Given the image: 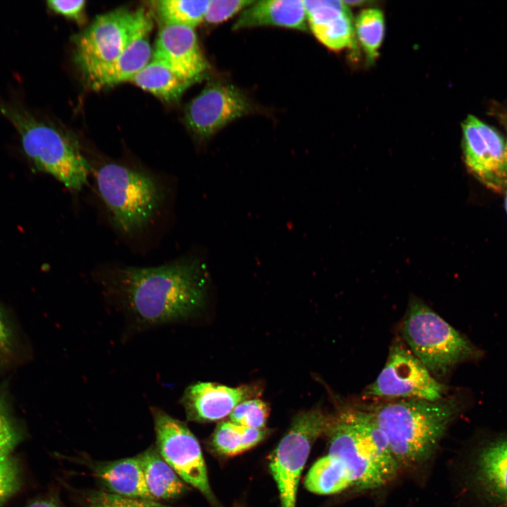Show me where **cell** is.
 <instances>
[{"label":"cell","instance_id":"1","mask_svg":"<svg viewBox=\"0 0 507 507\" xmlns=\"http://www.w3.org/2000/svg\"><path fill=\"white\" fill-rule=\"evenodd\" d=\"M208 280L203 260L189 256L156 267L116 268L104 285L130 327L142 330L186 318L199 310Z\"/></svg>","mask_w":507,"mask_h":507},{"label":"cell","instance_id":"2","mask_svg":"<svg viewBox=\"0 0 507 507\" xmlns=\"http://www.w3.org/2000/svg\"><path fill=\"white\" fill-rule=\"evenodd\" d=\"M463 400L401 399L365 408L387 439L401 473L425 469L437 453L449 428L461 415Z\"/></svg>","mask_w":507,"mask_h":507},{"label":"cell","instance_id":"3","mask_svg":"<svg viewBox=\"0 0 507 507\" xmlns=\"http://www.w3.org/2000/svg\"><path fill=\"white\" fill-rule=\"evenodd\" d=\"M325 434L327 455L344 465L353 492L382 489L401 473L385 436L367 410H342L332 416Z\"/></svg>","mask_w":507,"mask_h":507},{"label":"cell","instance_id":"4","mask_svg":"<svg viewBox=\"0 0 507 507\" xmlns=\"http://www.w3.org/2000/svg\"><path fill=\"white\" fill-rule=\"evenodd\" d=\"M0 114L17 131L24 153L37 170L73 191L87 184L90 165L72 135L38 118L17 101L0 97Z\"/></svg>","mask_w":507,"mask_h":507},{"label":"cell","instance_id":"5","mask_svg":"<svg viewBox=\"0 0 507 507\" xmlns=\"http://www.w3.org/2000/svg\"><path fill=\"white\" fill-rule=\"evenodd\" d=\"M454 469L456 489L467 507H507V432L475 434Z\"/></svg>","mask_w":507,"mask_h":507},{"label":"cell","instance_id":"6","mask_svg":"<svg viewBox=\"0 0 507 507\" xmlns=\"http://www.w3.org/2000/svg\"><path fill=\"white\" fill-rule=\"evenodd\" d=\"M401 333L410 351L437 380L458 364L483 356L466 337L418 299L410 300Z\"/></svg>","mask_w":507,"mask_h":507},{"label":"cell","instance_id":"7","mask_svg":"<svg viewBox=\"0 0 507 507\" xmlns=\"http://www.w3.org/2000/svg\"><path fill=\"white\" fill-rule=\"evenodd\" d=\"M96 180L113 225L128 236L140 233L150 225L165 197L162 185L153 175L119 163L101 165Z\"/></svg>","mask_w":507,"mask_h":507},{"label":"cell","instance_id":"8","mask_svg":"<svg viewBox=\"0 0 507 507\" xmlns=\"http://www.w3.org/2000/svg\"><path fill=\"white\" fill-rule=\"evenodd\" d=\"M140 11L119 8L99 15L74 38L75 62L92 89L124 50Z\"/></svg>","mask_w":507,"mask_h":507},{"label":"cell","instance_id":"9","mask_svg":"<svg viewBox=\"0 0 507 507\" xmlns=\"http://www.w3.org/2000/svg\"><path fill=\"white\" fill-rule=\"evenodd\" d=\"M320 407L297 413L269 457V468L279 492L280 507H296L301 472L312 446L325 434L331 420Z\"/></svg>","mask_w":507,"mask_h":507},{"label":"cell","instance_id":"10","mask_svg":"<svg viewBox=\"0 0 507 507\" xmlns=\"http://www.w3.org/2000/svg\"><path fill=\"white\" fill-rule=\"evenodd\" d=\"M446 387L439 382L401 340L391 345L384 368L367 386L364 396L383 399L437 401Z\"/></svg>","mask_w":507,"mask_h":507},{"label":"cell","instance_id":"11","mask_svg":"<svg viewBox=\"0 0 507 507\" xmlns=\"http://www.w3.org/2000/svg\"><path fill=\"white\" fill-rule=\"evenodd\" d=\"M156 448L164 461L186 483L216 503L200 444L185 423L158 408H152Z\"/></svg>","mask_w":507,"mask_h":507},{"label":"cell","instance_id":"12","mask_svg":"<svg viewBox=\"0 0 507 507\" xmlns=\"http://www.w3.org/2000/svg\"><path fill=\"white\" fill-rule=\"evenodd\" d=\"M463 151L468 170L495 192L507 186V140L472 115L462 123Z\"/></svg>","mask_w":507,"mask_h":507},{"label":"cell","instance_id":"13","mask_svg":"<svg viewBox=\"0 0 507 507\" xmlns=\"http://www.w3.org/2000/svg\"><path fill=\"white\" fill-rule=\"evenodd\" d=\"M246 97L232 84L213 81L188 104L185 118L192 132L207 139L249 111Z\"/></svg>","mask_w":507,"mask_h":507},{"label":"cell","instance_id":"14","mask_svg":"<svg viewBox=\"0 0 507 507\" xmlns=\"http://www.w3.org/2000/svg\"><path fill=\"white\" fill-rule=\"evenodd\" d=\"M151 60L160 62L184 80L194 82L209 68L193 27L163 24Z\"/></svg>","mask_w":507,"mask_h":507},{"label":"cell","instance_id":"15","mask_svg":"<svg viewBox=\"0 0 507 507\" xmlns=\"http://www.w3.org/2000/svg\"><path fill=\"white\" fill-rule=\"evenodd\" d=\"M262 390L256 383L231 387L213 382H196L185 389L180 403L189 420L212 422L230 415L239 403L258 398Z\"/></svg>","mask_w":507,"mask_h":507},{"label":"cell","instance_id":"16","mask_svg":"<svg viewBox=\"0 0 507 507\" xmlns=\"http://www.w3.org/2000/svg\"><path fill=\"white\" fill-rule=\"evenodd\" d=\"M152 27L151 16L144 8H141L138 21L124 50L94 89L98 90L131 81L151 61L153 49L149 36Z\"/></svg>","mask_w":507,"mask_h":507},{"label":"cell","instance_id":"17","mask_svg":"<svg viewBox=\"0 0 507 507\" xmlns=\"http://www.w3.org/2000/svg\"><path fill=\"white\" fill-rule=\"evenodd\" d=\"M306 19L303 1H254L242 11L232 29L274 25L303 31L307 28Z\"/></svg>","mask_w":507,"mask_h":507},{"label":"cell","instance_id":"18","mask_svg":"<svg viewBox=\"0 0 507 507\" xmlns=\"http://www.w3.org/2000/svg\"><path fill=\"white\" fill-rule=\"evenodd\" d=\"M93 471L109 493L127 498L153 500L146 489L137 456L98 463Z\"/></svg>","mask_w":507,"mask_h":507},{"label":"cell","instance_id":"19","mask_svg":"<svg viewBox=\"0 0 507 507\" xmlns=\"http://www.w3.org/2000/svg\"><path fill=\"white\" fill-rule=\"evenodd\" d=\"M137 456L146 489L153 500L175 499L188 489L186 483L161 456L156 446Z\"/></svg>","mask_w":507,"mask_h":507},{"label":"cell","instance_id":"20","mask_svg":"<svg viewBox=\"0 0 507 507\" xmlns=\"http://www.w3.org/2000/svg\"><path fill=\"white\" fill-rule=\"evenodd\" d=\"M131 81L142 89L168 102L177 101L193 84L154 60H151Z\"/></svg>","mask_w":507,"mask_h":507},{"label":"cell","instance_id":"21","mask_svg":"<svg viewBox=\"0 0 507 507\" xmlns=\"http://www.w3.org/2000/svg\"><path fill=\"white\" fill-rule=\"evenodd\" d=\"M304 484L309 492L319 495L337 494L353 489L352 481L344 465L327 454L313 464Z\"/></svg>","mask_w":507,"mask_h":507},{"label":"cell","instance_id":"22","mask_svg":"<svg viewBox=\"0 0 507 507\" xmlns=\"http://www.w3.org/2000/svg\"><path fill=\"white\" fill-rule=\"evenodd\" d=\"M270 430L245 427L232 421H223L215 429L211 438L214 451L220 456H234L261 442Z\"/></svg>","mask_w":507,"mask_h":507},{"label":"cell","instance_id":"23","mask_svg":"<svg viewBox=\"0 0 507 507\" xmlns=\"http://www.w3.org/2000/svg\"><path fill=\"white\" fill-rule=\"evenodd\" d=\"M209 0H158L151 2L163 24L194 27L204 20Z\"/></svg>","mask_w":507,"mask_h":507},{"label":"cell","instance_id":"24","mask_svg":"<svg viewBox=\"0 0 507 507\" xmlns=\"http://www.w3.org/2000/svg\"><path fill=\"white\" fill-rule=\"evenodd\" d=\"M309 25L315 37L332 50H341L354 44L351 12Z\"/></svg>","mask_w":507,"mask_h":507},{"label":"cell","instance_id":"25","mask_svg":"<svg viewBox=\"0 0 507 507\" xmlns=\"http://www.w3.org/2000/svg\"><path fill=\"white\" fill-rule=\"evenodd\" d=\"M354 28L368 56L374 58L384 36V21L382 11L377 8L363 10L358 15Z\"/></svg>","mask_w":507,"mask_h":507},{"label":"cell","instance_id":"26","mask_svg":"<svg viewBox=\"0 0 507 507\" xmlns=\"http://www.w3.org/2000/svg\"><path fill=\"white\" fill-rule=\"evenodd\" d=\"M270 415L269 405L258 398L239 403L230 414V421L251 428H265Z\"/></svg>","mask_w":507,"mask_h":507},{"label":"cell","instance_id":"27","mask_svg":"<svg viewBox=\"0 0 507 507\" xmlns=\"http://www.w3.org/2000/svg\"><path fill=\"white\" fill-rule=\"evenodd\" d=\"M85 507H170L154 500L123 497L108 492H95L87 497Z\"/></svg>","mask_w":507,"mask_h":507},{"label":"cell","instance_id":"28","mask_svg":"<svg viewBox=\"0 0 507 507\" xmlns=\"http://www.w3.org/2000/svg\"><path fill=\"white\" fill-rule=\"evenodd\" d=\"M20 472L11 455L0 457V507L18 489Z\"/></svg>","mask_w":507,"mask_h":507},{"label":"cell","instance_id":"29","mask_svg":"<svg viewBox=\"0 0 507 507\" xmlns=\"http://www.w3.org/2000/svg\"><path fill=\"white\" fill-rule=\"evenodd\" d=\"M254 2L249 0H209L204 20L210 24L223 23Z\"/></svg>","mask_w":507,"mask_h":507},{"label":"cell","instance_id":"30","mask_svg":"<svg viewBox=\"0 0 507 507\" xmlns=\"http://www.w3.org/2000/svg\"><path fill=\"white\" fill-rule=\"evenodd\" d=\"M18 434L8 415L5 404L0 396V457L10 455L17 444Z\"/></svg>","mask_w":507,"mask_h":507},{"label":"cell","instance_id":"31","mask_svg":"<svg viewBox=\"0 0 507 507\" xmlns=\"http://www.w3.org/2000/svg\"><path fill=\"white\" fill-rule=\"evenodd\" d=\"M47 7L55 13L81 23L84 20L86 1L52 0L46 2Z\"/></svg>","mask_w":507,"mask_h":507},{"label":"cell","instance_id":"32","mask_svg":"<svg viewBox=\"0 0 507 507\" xmlns=\"http://www.w3.org/2000/svg\"><path fill=\"white\" fill-rule=\"evenodd\" d=\"M14 350V339L11 327L0 308V365L5 363Z\"/></svg>","mask_w":507,"mask_h":507},{"label":"cell","instance_id":"33","mask_svg":"<svg viewBox=\"0 0 507 507\" xmlns=\"http://www.w3.org/2000/svg\"><path fill=\"white\" fill-rule=\"evenodd\" d=\"M27 507H61L51 499H39L30 503Z\"/></svg>","mask_w":507,"mask_h":507},{"label":"cell","instance_id":"34","mask_svg":"<svg viewBox=\"0 0 507 507\" xmlns=\"http://www.w3.org/2000/svg\"><path fill=\"white\" fill-rule=\"evenodd\" d=\"M505 206L507 211V186H506V198H505Z\"/></svg>","mask_w":507,"mask_h":507}]
</instances>
